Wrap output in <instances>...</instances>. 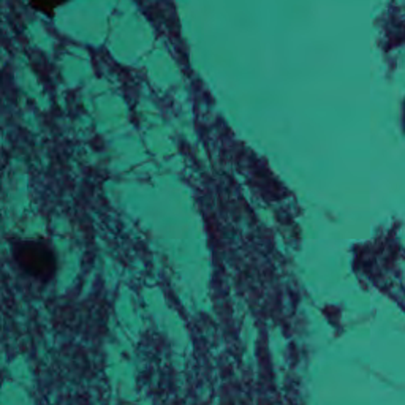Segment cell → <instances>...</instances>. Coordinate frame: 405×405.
I'll return each mask as SVG.
<instances>
[{
	"label": "cell",
	"instance_id": "6da1fadb",
	"mask_svg": "<svg viewBox=\"0 0 405 405\" xmlns=\"http://www.w3.org/2000/svg\"><path fill=\"white\" fill-rule=\"evenodd\" d=\"M18 262L24 270L35 277L48 279L54 271L52 253L45 245L27 243L18 250Z\"/></svg>",
	"mask_w": 405,
	"mask_h": 405
}]
</instances>
